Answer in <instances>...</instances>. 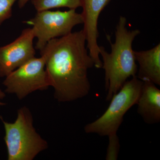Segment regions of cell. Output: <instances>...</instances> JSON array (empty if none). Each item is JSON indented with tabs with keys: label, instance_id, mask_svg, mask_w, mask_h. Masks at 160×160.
Returning a JSON list of instances; mask_svg holds the SVG:
<instances>
[{
	"label": "cell",
	"instance_id": "obj_1",
	"mask_svg": "<svg viewBox=\"0 0 160 160\" xmlns=\"http://www.w3.org/2000/svg\"><path fill=\"white\" fill-rule=\"evenodd\" d=\"M86 42L82 29L50 40L40 51L54 98L59 102H73L89 93L88 70L94 63Z\"/></svg>",
	"mask_w": 160,
	"mask_h": 160
},
{
	"label": "cell",
	"instance_id": "obj_2",
	"mask_svg": "<svg viewBox=\"0 0 160 160\" xmlns=\"http://www.w3.org/2000/svg\"><path fill=\"white\" fill-rule=\"evenodd\" d=\"M127 20L121 16L116 28L115 41L110 42L111 52L108 53L99 46V54L102 58V68L105 70V87L107 91L106 101H109L130 77L136 76L137 66L132 43L140 33L138 29L129 31L126 28Z\"/></svg>",
	"mask_w": 160,
	"mask_h": 160
},
{
	"label": "cell",
	"instance_id": "obj_3",
	"mask_svg": "<svg viewBox=\"0 0 160 160\" xmlns=\"http://www.w3.org/2000/svg\"><path fill=\"white\" fill-rule=\"evenodd\" d=\"M0 119L5 129L4 139L8 160H33L49 148V144L37 131L30 109L26 106L18 110L13 122Z\"/></svg>",
	"mask_w": 160,
	"mask_h": 160
},
{
	"label": "cell",
	"instance_id": "obj_4",
	"mask_svg": "<svg viewBox=\"0 0 160 160\" xmlns=\"http://www.w3.org/2000/svg\"><path fill=\"white\" fill-rule=\"evenodd\" d=\"M143 83L136 76L126 81L119 91L113 95L105 112L94 122L85 126V132L96 133L101 136L117 133L125 114L137 103Z\"/></svg>",
	"mask_w": 160,
	"mask_h": 160
},
{
	"label": "cell",
	"instance_id": "obj_5",
	"mask_svg": "<svg viewBox=\"0 0 160 160\" xmlns=\"http://www.w3.org/2000/svg\"><path fill=\"white\" fill-rule=\"evenodd\" d=\"M83 22L81 13L75 9H69L38 11L34 17L25 23L32 26L35 38H37L35 48L41 51L50 40L71 33L75 26Z\"/></svg>",
	"mask_w": 160,
	"mask_h": 160
},
{
	"label": "cell",
	"instance_id": "obj_6",
	"mask_svg": "<svg viewBox=\"0 0 160 160\" xmlns=\"http://www.w3.org/2000/svg\"><path fill=\"white\" fill-rule=\"evenodd\" d=\"M6 93L14 94L22 100L37 91L50 87L44 59L33 58L5 77L3 82Z\"/></svg>",
	"mask_w": 160,
	"mask_h": 160
},
{
	"label": "cell",
	"instance_id": "obj_7",
	"mask_svg": "<svg viewBox=\"0 0 160 160\" xmlns=\"http://www.w3.org/2000/svg\"><path fill=\"white\" fill-rule=\"evenodd\" d=\"M34 38L32 28H26L14 41L0 47V78L6 77L35 57Z\"/></svg>",
	"mask_w": 160,
	"mask_h": 160
},
{
	"label": "cell",
	"instance_id": "obj_8",
	"mask_svg": "<svg viewBox=\"0 0 160 160\" xmlns=\"http://www.w3.org/2000/svg\"><path fill=\"white\" fill-rule=\"evenodd\" d=\"M111 0H82L81 13L83 19L82 29L87 43V48L89 55L94 62V65L98 67L102 65L100 60L99 46L98 45L99 37L98 20L100 13Z\"/></svg>",
	"mask_w": 160,
	"mask_h": 160
},
{
	"label": "cell",
	"instance_id": "obj_9",
	"mask_svg": "<svg viewBox=\"0 0 160 160\" xmlns=\"http://www.w3.org/2000/svg\"><path fill=\"white\" fill-rule=\"evenodd\" d=\"M138 113L145 123L155 124L160 122V90L154 83L143 82L137 103Z\"/></svg>",
	"mask_w": 160,
	"mask_h": 160
},
{
	"label": "cell",
	"instance_id": "obj_10",
	"mask_svg": "<svg viewBox=\"0 0 160 160\" xmlns=\"http://www.w3.org/2000/svg\"><path fill=\"white\" fill-rule=\"evenodd\" d=\"M139 65L137 77L143 82L160 86V44L146 51H135Z\"/></svg>",
	"mask_w": 160,
	"mask_h": 160
},
{
	"label": "cell",
	"instance_id": "obj_11",
	"mask_svg": "<svg viewBox=\"0 0 160 160\" xmlns=\"http://www.w3.org/2000/svg\"><path fill=\"white\" fill-rule=\"evenodd\" d=\"M32 3L37 12L61 7L76 10L82 7V0H32Z\"/></svg>",
	"mask_w": 160,
	"mask_h": 160
},
{
	"label": "cell",
	"instance_id": "obj_12",
	"mask_svg": "<svg viewBox=\"0 0 160 160\" xmlns=\"http://www.w3.org/2000/svg\"><path fill=\"white\" fill-rule=\"evenodd\" d=\"M109 143L107 147L106 159L117 160L119 152L120 144L119 139L117 133H113L108 136Z\"/></svg>",
	"mask_w": 160,
	"mask_h": 160
},
{
	"label": "cell",
	"instance_id": "obj_13",
	"mask_svg": "<svg viewBox=\"0 0 160 160\" xmlns=\"http://www.w3.org/2000/svg\"><path fill=\"white\" fill-rule=\"evenodd\" d=\"M16 0H0V27L12 16V6Z\"/></svg>",
	"mask_w": 160,
	"mask_h": 160
},
{
	"label": "cell",
	"instance_id": "obj_14",
	"mask_svg": "<svg viewBox=\"0 0 160 160\" xmlns=\"http://www.w3.org/2000/svg\"><path fill=\"white\" fill-rule=\"evenodd\" d=\"M6 96V93L5 91H3L2 89H0V107L5 106L6 103L2 102V100L5 98Z\"/></svg>",
	"mask_w": 160,
	"mask_h": 160
},
{
	"label": "cell",
	"instance_id": "obj_15",
	"mask_svg": "<svg viewBox=\"0 0 160 160\" xmlns=\"http://www.w3.org/2000/svg\"><path fill=\"white\" fill-rule=\"evenodd\" d=\"M29 1V0H16V1L18 2V5L20 9L23 8Z\"/></svg>",
	"mask_w": 160,
	"mask_h": 160
}]
</instances>
